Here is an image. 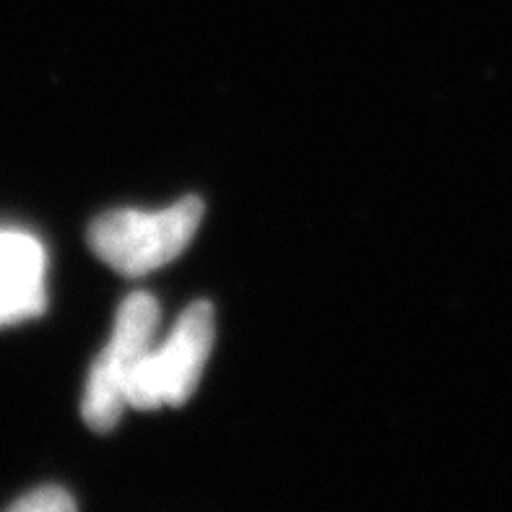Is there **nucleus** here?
Returning <instances> with one entry per match:
<instances>
[{"mask_svg":"<svg viewBox=\"0 0 512 512\" xmlns=\"http://www.w3.org/2000/svg\"><path fill=\"white\" fill-rule=\"evenodd\" d=\"M159 328V305L146 292L130 294L115 315V328L89 372L81 414L94 432H110L128 409V380Z\"/></svg>","mask_w":512,"mask_h":512,"instance_id":"7ed1b4c3","label":"nucleus"},{"mask_svg":"<svg viewBox=\"0 0 512 512\" xmlns=\"http://www.w3.org/2000/svg\"><path fill=\"white\" fill-rule=\"evenodd\" d=\"M45 250L32 234L0 229V328L45 310Z\"/></svg>","mask_w":512,"mask_h":512,"instance_id":"20e7f679","label":"nucleus"},{"mask_svg":"<svg viewBox=\"0 0 512 512\" xmlns=\"http://www.w3.org/2000/svg\"><path fill=\"white\" fill-rule=\"evenodd\" d=\"M216 338L214 307L195 302L177 318L159 346L138 362L128 380V409L154 411L182 406L201 383Z\"/></svg>","mask_w":512,"mask_h":512,"instance_id":"f03ea898","label":"nucleus"},{"mask_svg":"<svg viewBox=\"0 0 512 512\" xmlns=\"http://www.w3.org/2000/svg\"><path fill=\"white\" fill-rule=\"evenodd\" d=\"M203 219L201 198L188 195L159 211L117 208L89 227V247L123 276H143L167 266L190 245Z\"/></svg>","mask_w":512,"mask_h":512,"instance_id":"f257e3e1","label":"nucleus"},{"mask_svg":"<svg viewBox=\"0 0 512 512\" xmlns=\"http://www.w3.org/2000/svg\"><path fill=\"white\" fill-rule=\"evenodd\" d=\"M6 512H76V502H73V497L65 489L42 487L24 494Z\"/></svg>","mask_w":512,"mask_h":512,"instance_id":"39448f33","label":"nucleus"}]
</instances>
